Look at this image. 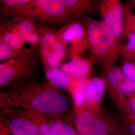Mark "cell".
I'll use <instances>...</instances> for the list:
<instances>
[{"mask_svg": "<svg viewBox=\"0 0 135 135\" xmlns=\"http://www.w3.org/2000/svg\"><path fill=\"white\" fill-rule=\"evenodd\" d=\"M17 17L28 18L50 28L81 19L63 0H31L14 17Z\"/></svg>", "mask_w": 135, "mask_h": 135, "instance_id": "4", "label": "cell"}, {"mask_svg": "<svg viewBox=\"0 0 135 135\" xmlns=\"http://www.w3.org/2000/svg\"><path fill=\"white\" fill-rule=\"evenodd\" d=\"M1 110L20 109L50 117L66 116L71 102L64 93L49 83L21 82L0 94Z\"/></svg>", "mask_w": 135, "mask_h": 135, "instance_id": "1", "label": "cell"}, {"mask_svg": "<svg viewBox=\"0 0 135 135\" xmlns=\"http://www.w3.org/2000/svg\"><path fill=\"white\" fill-rule=\"evenodd\" d=\"M30 112L41 135H80L68 116L50 117Z\"/></svg>", "mask_w": 135, "mask_h": 135, "instance_id": "11", "label": "cell"}, {"mask_svg": "<svg viewBox=\"0 0 135 135\" xmlns=\"http://www.w3.org/2000/svg\"><path fill=\"white\" fill-rule=\"evenodd\" d=\"M99 13L102 21L111 30L121 44L124 28V3L120 0H102L100 1Z\"/></svg>", "mask_w": 135, "mask_h": 135, "instance_id": "9", "label": "cell"}, {"mask_svg": "<svg viewBox=\"0 0 135 135\" xmlns=\"http://www.w3.org/2000/svg\"><path fill=\"white\" fill-rule=\"evenodd\" d=\"M12 48L4 41L0 39V61H8L14 58L21 53Z\"/></svg>", "mask_w": 135, "mask_h": 135, "instance_id": "21", "label": "cell"}, {"mask_svg": "<svg viewBox=\"0 0 135 135\" xmlns=\"http://www.w3.org/2000/svg\"><path fill=\"white\" fill-rule=\"evenodd\" d=\"M93 64L90 59L76 57L71 58L66 62H63L59 67L73 79L87 80L92 77L95 71Z\"/></svg>", "mask_w": 135, "mask_h": 135, "instance_id": "13", "label": "cell"}, {"mask_svg": "<svg viewBox=\"0 0 135 135\" xmlns=\"http://www.w3.org/2000/svg\"><path fill=\"white\" fill-rule=\"evenodd\" d=\"M39 48L23 52L14 58L0 64V88L6 89L29 80L38 65Z\"/></svg>", "mask_w": 135, "mask_h": 135, "instance_id": "5", "label": "cell"}, {"mask_svg": "<svg viewBox=\"0 0 135 135\" xmlns=\"http://www.w3.org/2000/svg\"><path fill=\"white\" fill-rule=\"evenodd\" d=\"M0 135H13L3 126L0 125Z\"/></svg>", "mask_w": 135, "mask_h": 135, "instance_id": "26", "label": "cell"}, {"mask_svg": "<svg viewBox=\"0 0 135 135\" xmlns=\"http://www.w3.org/2000/svg\"><path fill=\"white\" fill-rule=\"evenodd\" d=\"M121 67L126 78L135 82V62L123 63Z\"/></svg>", "mask_w": 135, "mask_h": 135, "instance_id": "23", "label": "cell"}, {"mask_svg": "<svg viewBox=\"0 0 135 135\" xmlns=\"http://www.w3.org/2000/svg\"><path fill=\"white\" fill-rule=\"evenodd\" d=\"M120 92L122 96L127 98L135 94V82L126 78L121 83Z\"/></svg>", "mask_w": 135, "mask_h": 135, "instance_id": "22", "label": "cell"}, {"mask_svg": "<svg viewBox=\"0 0 135 135\" xmlns=\"http://www.w3.org/2000/svg\"><path fill=\"white\" fill-rule=\"evenodd\" d=\"M132 2L135 6V1ZM124 28L122 43L130 34L135 33V13L130 3L124 4Z\"/></svg>", "mask_w": 135, "mask_h": 135, "instance_id": "20", "label": "cell"}, {"mask_svg": "<svg viewBox=\"0 0 135 135\" xmlns=\"http://www.w3.org/2000/svg\"><path fill=\"white\" fill-rule=\"evenodd\" d=\"M22 37L36 32H41L45 26L26 17H17L5 20ZM4 22V21H3Z\"/></svg>", "mask_w": 135, "mask_h": 135, "instance_id": "15", "label": "cell"}, {"mask_svg": "<svg viewBox=\"0 0 135 135\" xmlns=\"http://www.w3.org/2000/svg\"><path fill=\"white\" fill-rule=\"evenodd\" d=\"M57 33L67 48L70 59L83 57L88 51L87 35L82 20H76L63 25Z\"/></svg>", "mask_w": 135, "mask_h": 135, "instance_id": "7", "label": "cell"}, {"mask_svg": "<svg viewBox=\"0 0 135 135\" xmlns=\"http://www.w3.org/2000/svg\"><path fill=\"white\" fill-rule=\"evenodd\" d=\"M39 55L45 71L59 67L67 55V48L57 30L45 27L39 46Z\"/></svg>", "mask_w": 135, "mask_h": 135, "instance_id": "6", "label": "cell"}, {"mask_svg": "<svg viewBox=\"0 0 135 135\" xmlns=\"http://www.w3.org/2000/svg\"><path fill=\"white\" fill-rule=\"evenodd\" d=\"M0 39L4 41L17 51L21 52L30 51L26 48V44L22 37L7 22L4 21L1 23Z\"/></svg>", "mask_w": 135, "mask_h": 135, "instance_id": "16", "label": "cell"}, {"mask_svg": "<svg viewBox=\"0 0 135 135\" xmlns=\"http://www.w3.org/2000/svg\"><path fill=\"white\" fill-rule=\"evenodd\" d=\"M66 5L81 18L89 17V15L98 10L100 1L95 0H63Z\"/></svg>", "mask_w": 135, "mask_h": 135, "instance_id": "17", "label": "cell"}, {"mask_svg": "<svg viewBox=\"0 0 135 135\" xmlns=\"http://www.w3.org/2000/svg\"><path fill=\"white\" fill-rule=\"evenodd\" d=\"M30 2L31 0H1V22L13 18Z\"/></svg>", "mask_w": 135, "mask_h": 135, "instance_id": "18", "label": "cell"}, {"mask_svg": "<svg viewBox=\"0 0 135 135\" xmlns=\"http://www.w3.org/2000/svg\"><path fill=\"white\" fill-rule=\"evenodd\" d=\"M125 123V127L131 135H135V117L125 111L121 112Z\"/></svg>", "mask_w": 135, "mask_h": 135, "instance_id": "24", "label": "cell"}, {"mask_svg": "<svg viewBox=\"0 0 135 135\" xmlns=\"http://www.w3.org/2000/svg\"><path fill=\"white\" fill-rule=\"evenodd\" d=\"M108 84L105 77H92L86 81L81 105L95 112L102 111V106Z\"/></svg>", "mask_w": 135, "mask_h": 135, "instance_id": "12", "label": "cell"}, {"mask_svg": "<svg viewBox=\"0 0 135 135\" xmlns=\"http://www.w3.org/2000/svg\"><path fill=\"white\" fill-rule=\"evenodd\" d=\"M120 111H125L135 117V94L126 98L125 105Z\"/></svg>", "mask_w": 135, "mask_h": 135, "instance_id": "25", "label": "cell"}, {"mask_svg": "<svg viewBox=\"0 0 135 135\" xmlns=\"http://www.w3.org/2000/svg\"><path fill=\"white\" fill-rule=\"evenodd\" d=\"M49 83L60 90H66L72 97L74 103L82 104L84 90L87 80H76L71 77L60 67L55 68L45 72Z\"/></svg>", "mask_w": 135, "mask_h": 135, "instance_id": "10", "label": "cell"}, {"mask_svg": "<svg viewBox=\"0 0 135 135\" xmlns=\"http://www.w3.org/2000/svg\"><path fill=\"white\" fill-rule=\"evenodd\" d=\"M0 122L13 135H41L29 111L9 108L1 109Z\"/></svg>", "mask_w": 135, "mask_h": 135, "instance_id": "8", "label": "cell"}, {"mask_svg": "<svg viewBox=\"0 0 135 135\" xmlns=\"http://www.w3.org/2000/svg\"><path fill=\"white\" fill-rule=\"evenodd\" d=\"M119 55L123 63L135 60V33L131 34L120 44Z\"/></svg>", "mask_w": 135, "mask_h": 135, "instance_id": "19", "label": "cell"}, {"mask_svg": "<svg viewBox=\"0 0 135 135\" xmlns=\"http://www.w3.org/2000/svg\"><path fill=\"white\" fill-rule=\"evenodd\" d=\"M104 69L108 89L113 101L120 110L124 107L126 102V99L122 96L120 92L121 83L125 79V76L121 67H115L113 65Z\"/></svg>", "mask_w": 135, "mask_h": 135, "instance_id": "14", "label": "cell"}, {"mask_svg": "<svg viewBox=\"0 0 135 135\" xmlns=\"http://www.w3.org/2000/svg\"><path fill=\"white\" fill-rule=\"evenodd\" d=\"M71 123L80 135H130V133L115 119L102 111L88 110L74 103Z\"/></svg>", "mask_w": 135, "mask_h": 135, "instance_id": "3", "label": "cell"}, {"mask_svg": "<svg viewBox=\"0 0 135 135\" xmlns=\"http://www.w3.org/2000/svg\"><path fill=\"white\" fill-rule=\"evenodd\" d=\"M81 20L86 32L89 59L104 68L113 66L119 56L120 44L111 30L101 20L90 17H84Z\"/></svg>", "mask_w": 135, "mask_h": 135, "instance_id": "2", "label": "cell"}]
</instances>
